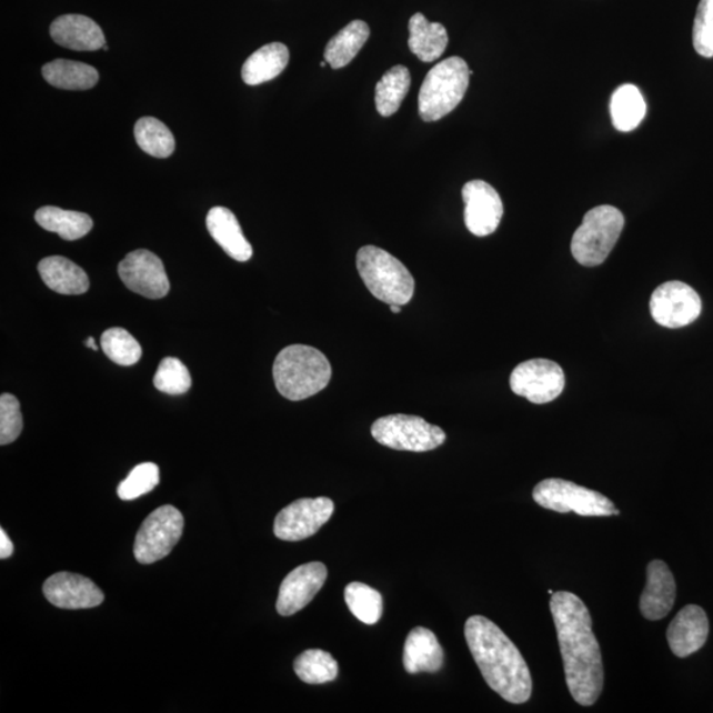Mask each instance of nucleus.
I'll list each match as a JSON object with an SVG mask.
<instances>
[{"instance_id":"nucleus-10","label":"nucleus","mask_w":713,"mask_h":713,"mask_svg":"<svg viewBox=\"0 0 713 713\" xmlns=\"http://www.w3.org/2000/svg\"><path fill=\"white\" fill-rule=\"evenodd\" d=\"M565 376L556 362L534 359L520 363L510 375L513 393L535 404L556 400L563 393Z\"/></svg>"},{"instance_id":"nucleus-32","label":"nucleus","mask_w":713,"mask_h":713,"mask_svg":"<svg viewBox=\"0 0 713 713\" xmlns=\"http://www.w3.org/2000/svg\"><path fill=\"white\" fill-rule=\"evenodd\" d=\"M344 596L349 611L363 624L374 625L381 620L383 599L372 586L359 582L351 583L347 586Z\"/></svg>"},{"instance_id":"nucleus-18","label":"nucleus","mask_w":713,"mask_h":713,"mask_svg":"<svg viewBox=\"0 0 713 713\" xmlns=\"http://www.w3.org/2000/svg\"><path fill=\"white\" fill-rule=\"evenodd\" d=\"M646 580V586L640 600L642 616L650 621L665 619L673 610L676 599L673 573L665 562L653 561L647 565Z\"/></svg>"},{"instance_id":"nucleus-30","label":"nucleus","mask_w":713,"mask_h":713,"mask_svg":"<svg viewBox=\"0 0 713 713\" xmlns=\"http://www.w3.org/2000/svg\"><path fill=\"white\" fill-rule=\"evenodd\" d=\"M137 143L149 155L159 159L170 158L174 151V138L170 129L159 119L144 117L135 124Z\"/></svg>"},{"instance_id":"nucleus-29","label":"nucleus","mask_w":713,"mask_h":713,"mask_svg":"<svg viewBox=\"0 0 713 713\" xmlns=\"http://www.w3.org/2000/svg\"><path fill=\"white\" fill-rule=\"evenodd\" d=\"M411 86L409 69L403 66L391 68L375 87V107L382 117H390L400 110Z\"/></svg>"},{"instance_id":"nucleus-42","label":"nucleus","mask_w":713,"mask_h":713,"mask_svg":"<svg viewBox=\"0 0 713 713\" xmlns=\"http://www.w3.org/2000/svg\"><path fill=\"white\" fill-rule=\"evenodd\" d=\"M103 51H109V47L107 44L103 46Z\"/></svg>"},{"instance_id":"nucleus-21","label":"nucleus","mask_w":713,"mask_h":713,"mask_svg":"<svg viewBox=\"0 0 713 713\" xmlns=\"http://www.w3.org/2000/svg\"><path fill=\"white\" fill-rule=\"evenodd\" d=\"M444 652L430 629H412L404 643L403 666L409 674L436 673L443 667Z\"/></svg>"},{"instance_id":"nucleus-31","label":"nucleus","mask_w":713,"mask_h":713,"mask_svg":"<svg viewBox=\"0 0 713 713\" xmlns=\"http://www.w3.org/2000/svg\"><path fill=\"white\" fill-rule=\"evenodd\" d=\"M300 681L307 684L333 682L339 674L338 662L324 650L313 649L300 654L293 663Z\"/></svg>"},{"instance_id":"nucleus-38","label":"nucleus","mask_w":713,"mask_h":713,"mask_svg":"<svg viewBox=\"0 0 713 713\" xmlns=\"http://www.w3.org/2000/svg\"><path fill=\"white\" fill-rule=\"evenodd\" d=\"M13 554V544L6 534L4 529L0 530V559H9Z\"/></svg>"},{"instance_id":"nucleus-3","label":"nucleus","mask_w":713,"mask_h":713,"mask_svg":"<svg viewBox=\"0 0 713 713\" xmlns=\"http://www.w3.org/2000/svg\"><path fill=\"white\" fill-rule=\"evenodd\" d=\"M274 381L279 394L298 402L323 391L332 379L330 360L319 349L290 345L277 355Z\"/></svg>"},{"instance_id":"nucleus-25","label":"nucleus","mask_w":713,"mask_h":713,"mask_svg":"<svg viewBox=\"0 0 713 713\" xmlns=\"http://www.w3.org/2000/svg\"><path fill=\"white\" fill-rule=\"evenodd\" d=\"M34 220L41 228L59 234L66 241L80 240L93 229L92 217L87 213L64 211L58 207L40 208L34 214Z\"/></svg>"},{"instance_id":"nucleus-1","label":"nucleus","mask_w":713,"mask_h":713,"mask_svg":"<svg viewBox=\"0 0 713 713\" xmlns=\"http://www.w3.org/2000/svg\"><path fill=\"white\" fill-rule=\"evenodd\" d=\"M550 610L561 647L565 682L575 702L590 707L604 686L603 656L592 632L589 607L576 594H552Z\"/></svg>"},{"instance_id":"nucleus-7","label":"nucleus","mask_w":713,"mask_h":713,"mask_svg":"<svg viewBox=\"0 0 713 713\" xmlns=\"http://www.w3.org/2000/svg\"><path fill=\"white\" fill-rule=\"evenodd\" d=\"M533 499L538 505L558 513L575 512L582 516L620 514L614 503L604 494L562 479L541 481L534 488Z\"/></svg>"},{"instance_id":"nucleus-9","label":"nucleus","mask_w":713,"mask_h":713,"mask_svg":"<svg viewBox=\"0 0 713 713\" xmlns=\"http://www.w3.org/2000/svg\"><path fill=\"white\" fill-rule=\"evenodd\" d=\"M184 531V516L177 508L160 506L147 516L139 529L134 555L141 564L162 561L180 541Z\"/></svg>"},{"instance_id":"nucleus-40","label":"nucleus","mask_w":713,"mask_h":713,"mask_svg":"<svg viewBox=\"0 0 713 713\" xmlns=\"http://www.w3.org/2000/svg\"><path fill=\"white\" fill-rule=\"evenodd\" d=\"M390 310H391V312H393V313H401V311H402V307H401V305H395V304H393V305H390Z\"/></svg>"},{"instance_id":"nucleus-6","label":"nucleus","mask_w":713,"mask_h":713,"mask_svg":"<svg viewBox=\"0 0 713 713\" xmlns=\"http://www.w3.org/2000/svg\"><path fill=\"white\" fill-rule=\"evenodd\" d=\"M624 225V214L617 208L601 205L591 209L572 237L573 258L585 268L604 263L616 247Z\"/></svg>"},{"instance_id":"nucleus-35","label":"nucleus","mask_w":713,"mask_h":713,"mask_svg":"<svg viewBox=\"0 0 713 713\" xmlns=\"http://www.w3.org/2000/svg\"><path fill=\"white\" fill-rule=\"evenodd\" d=\"M160 481L159 466L153 463L139 464L130 472L128 479L118 486L119 499L132 501L150 493Z\"/></svg>"},{"instance_id":"nucleus-39","label":"nucleus","mask_w":713,"mask_h":713,"mask_svg":"<svg viewBox=\"0 0 713 713\" xmlns=\"http://www.w3.org/2000/svg\"><path fill=\"white\" fill-rule=\"evenodd\" d=\"M87 347H88V348H92V349H93V351H98V347H97V344H96V340H94V338H89V339L87 340Z\"/></svg>"},{"instance_id":"nucleus-37","label":"nucleus","mask_w":713,"mask_h":713,"mask_svg":"<svg viewBox=\"0 0 713 713\" xmlns=\"http://www.w3.org/2000/svg\"><path fill=\"white\" fill-rule=\"evenodd\" d=\"M23 431V415L17 396H0V444L16 442Z\"/></svg>"},{"instance_id":"nucleus-5","label":"nucleus","mask_w":713,"mask_h":713,"mask_svg":"<svg viewBox=\"0 0 713 713\" xmlns=\"http://www.w3.org/2000/svg\"><path fill=\"white\" fill-rule=\"evenodd\" d=\"M473 72L466 62L450 58L433 67L422 83L418 108L424 122H435L449 116L463 101Z\"/></svg>"},{"instance_id":"nucleus-4","label":"nucleus","mask_w":713,"mask_h":713,"mask_svg":"<svg viewBox=\"0 0 713 713\" xmlns=\"http://www.w3.org/2000/svg\"><path fill=\"white\" fill-rule=\"evenodd\" d=\"M356 269L372 295L389 305H404L414 297L415 281L395 257L376 247H363L356 253Z\"/></svg>"},{"instance_id":"nucleus-20","label":"nucleus","mask_w":713,"mask_h":713,"mask_svg":"<svg viewBox=\"0 0 713 713\" xmlns=\"http://www.w3.org/2000/svg\"><path fill=\"white\" fill-rule=\"evenodd\" d=\"M207 228L213 240L234 261L248 262L253 257V248L244 237L240 222L230 209L214 207L207 215Z\"/></svg>"},{"instance_id":"nucleus-24","label":"nucleus","mask_w":713,"mask_h":713,"mask_svg":"<svg viewBox=\"0 0 713 713\" xmlns=\"http://www.w3.org/2000/svg\"><path fill=\"white\" fill-rule=\"evenodd\" d=\"M290 52L282 43L264 46L244 62L242 80L248 86H261L263 82L274 80L289 66Z\"/></svg>"},{"instance_id":"nucleus-17","label":"nucleus","mask_w":713,"mask_h":713,"mask_svg":"<svg viewBox=\"0 0 713 713\" xmlns=\"http://www.w3.org/2000/svg\"><path fill=\"white\" fill-rule=\"evenodd\" d=\"M710 622L707 613L699 605H687L676 614L667 629V641L680 659L699 652L709 640Z\"/></svg>"},{"instance_id":"nucleus-11","label":"nucleus","mask_w":713,"mask_h":713,"mask_svg":"<svg viewBox=\"0 0 713 713\" xmlns=\"http://www.w3.org/2000/svg\"><path fill=\"white\" fill-rule=\"evenodd\" d=\"M650 312L656 323L676 330L694 323L701 317L702 300L689 284L666 282L653 292Z\"/></svg>"},{"instance_id":"nucleus-34","label":"nucleus","mask_w":713,"mask_h":713,"mask_svg":"<svg viewBox=\"0 0 713 713\" xmlns=\"http://www.w3.org/2000/svg\"><path fill=\"white\" fill-rule=\"evenodd\" d=\"M153 384L164 394L181 395L191 389L192 376L183 362L174 356H167L160 362Z\"/></svg>"},{"instance_id":"nucleus-2","label":"nucleus","mask_w":713,"mask_h":713,"mask_svg":"<svg viewBox=\"0 0 713 713\" xmlns=\"http://www.w3.org/2000/svg\"><path fill=\"white\" fill-rule=\"evenodd\" d=\"M465 640L488 686L513 704L526 703L533 680L521 652L501 629L484 616L465 624Z\"/></svg>"},{"instance_id":"nucleus-28","label":"nucleus","mask_w":713,"mask_h":713,"mask_svg":"<svg viewBox=\"0 0 713 713\" xmlns=\"http://www.w3.org/2000/svg\"><path fill=\"white\" fill-rule=\"evenodd\" d=\"M646 116V102L640 89L632 83L620 87L611 98V117L614 128L621 132L639 128Z\"/></svg>"},{"instance_id":"nucleus-23","label":"nucleus","mask_w":713,"mask_h":713,"mask_svg":"<svg viewBox=\"0 0 713 713\" xmlns=\"http://www.w3.org/2000/svg\"><path fill=\"white\" fill-rule=\"evenodd\" d=\"M409 48L419 60L432 62L445 52L449 46V33L444 26L429 22L423 13H415L409 23Z\"/></svg>"},{"instance_id":"nucleus-15","label":"nucleus","mask_w":713,"mask_h":713,"mask_svg":"<svg viewBox=\"0 0 713 713\" xmlns=\"http://www.w3.org/2000/svg\"><path fill=\"white\" fill-rule=\"evenodd\" d=\"M327 576V568L320 562L307 563L291 571L279 589L278 613L289 617L302 611L323 589Z\"/></svg>"},{"instance_id":"nucleus-13","label":"nucleus","mask_w":713,"mask_h":713,"mask_svg":"<svg viewBox=\"0 0 713 713\" xmlns=\"http://www.w3.org/2000/svg\"><path fill=\"white\" fill-rule=\"evenodd\" d=\"M119 278L129 290L149 299H162L170 292L164 264L149 250L131 251L118 265Z\"/></svg>"},{"instance_id":"nucleus-8","label":"nucleus","mask_w":713,"mask_h":713,"mask_svg":"<svg viewBox=\"0 0 713 713\" xmlns=\"http://www.w3.org/2000/svg\"><path fill=\"white\" fill-rule=\"evenodd\" d=\"M376 443L395 451L429 452L445 442V432L438 425L414 415H388L372 425Z\"/></svg>"},{"instance_id":"nucleus-12","label":"nucleus","mask_w":713,"mask_h":713,"mask_svg":"<svg viewBox=\"0 0 713 713\" xmlns=\"http://www.w3.org/2000/svg\"><path fill=\"white\" fill-rule=\"evenodd\" d=\"M334 503L331 499H302L292 502L277 515L274 534L287 542L304 541L318 533L331 520Z\"/></svg>"},{"instance_id":"nucleus-26","label":"nucleus","mask_w":713,"mask_h":713,"mask_svg":"<svg viewBox=\"0 0 713 713\" xmlns=\"http://www.w3.org/2000/svg\"><path fill=\"white\" fill-rule=\"evenodd\" d=\"M370 37L369 26L362 20H353L335 34L327 44L324 59L333 69L344 68L351 62Z\"/></svg>"},{"instance_id":"nucleus-41","label":"nucleus","mask_w":713,"mask_h":713,"mask_svg":"<svg viewBox=\"0 0 713 713\" xmlns=\"http://www.w3.org/2000/svg\"><path fill=\"white\" fill-rule=\"evenodd\" d=\"M327 66H328V62H327L325 60L320 62V67H323V68H324V67H327Z\"/></svg>"},{"instance_id":"nucleus-16","label":"nucleus","mask_w":713,"mask_h":713,"mask_svg":"<svg viewBox=\"0 0 713 713\" xmlns=\"http://www.w3.org/2000/svg\"><path fill=\"white\" fill-rule=\"evenodd\" d=\"M46 599L61 610H89L103 603V592L92 580L71 572L54 573L43 586Z\"/></svg>"},{"instance_id":"nucleus-36","label":"nucleus","mask_w":713,"mask_h":713,"mask_svg":"<svg viewBox=\"0 0 713 713\" xmlns=\"http://www.w3.org/2000/svg\"><path fill=\"white\" fill-rule=\"evenodd\" d=\"M692 41L699 54L705 59L713 58V0L699 3Z\"/></svg>"},{"instance_id":"nucleus-19","label":"nucleus","mask_w":713,"mask_h":713,"mask_svg":"<svg viewBox=\"0 0 713 713\" xmlns=\"http://www.w3.org/2000/svg\"><path fill=\"white\" fill-rule=\"evenodd\" d=\"M49 32L56 44L72 51H98L107 44L101 27L93 19L74 13L56 19Z\"/></svg>"},{"instance_id":"nucleus-22","label":"nucleus","mask_w":713,"mask_h":713,"mask_svg":"<svg viewBox=\"0 0 713 713\" xmlns=\"http://www.w3.org/2000/svg\"><path fill=\"white\" fill-rule=\"evenodd\" d=\"M38 270L48 289L61 295H82L89 290L87 272L68 258H44L40 261Z\"/></svg>"},{"instance_id":"nucleus-14","label":"nucleus","mask_w":713,"mask_h":713,"mask_svg":"<svg viewBox=\"0 0 713 713\" xmlns=\"http://www.w3.org/2000/svg\"><path fill=\"white\" fill-rule=\"evenodd\" d=\"M464 220L475 237L491 235L500 227L503 204L498 191L482 180H472L463 188Z\"/></svg>"},{"instance_id":"nucleus-33","label":"nucleus","mask_w":713,"mask_h":713,"mask_svg":"<svg viewBox=\"0 0 713 713\" xmlns=\"http://www.w3.org/2000/svg\"><path fill=\"white\" fill-rule=\"evenodd\" d=\"M101 348L111 361L121 366H132L141 360L142 347L123 328H110L103 332Z\"/></svg>"},{"instance_id":"nucleus-27","label":"nucleus","mask_w":713,"mask_h":713,"mask_svg":"<svg viewBox=\"0 0 713 713\" xmlns=\"http://www.w3.org/2000/svg\"><path fill=\"white\" fill-rule=\"evenodd\" d=\"M43 76L52 87L66 90H88L97 86L100 74L83 62L58 59L43 67Z\"/></svg>"}]
</instances>
